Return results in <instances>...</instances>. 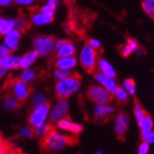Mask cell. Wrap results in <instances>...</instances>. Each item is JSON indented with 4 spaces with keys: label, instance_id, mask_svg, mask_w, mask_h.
Masks as SVG:
<instances>
[{
    "label": "cell",
    "instance_id": "1",
    "mask_svg": "<svg viewBox=\"0 0 154 154\" xmlns=\"http://www.w3.org/2000/svg\"><path fill=\"white\" fill-rule=\"evenodd\" d=\"M74 140L73 136L62 132L57 128H53L45 137L42 138V146L48 152L57 153L72 145Z\"/></svg>",
    "mask_w": 154,
    "mask_h": 154
},
{
    "label": "cell",
    "instance_id": "2",
    "mask_svg": "<svg viewBox=\"0 0 154 154\" xmlns=\"http://www.w3.org/2000/svg\"><path fill=\"white\" fill-rule=\"evenodd\" d=\"M81 88V78L78 74H73L65 79L57 81L54 85V93L57 98L68 99L77 93Z\"/></svg>",
    "mask_w": 154,
    "mask_h": 154
},
{
    "label": "cell",
    "instance_id": "3",
    "mask_svg": "<svg viewBox=\"0 0 154 154\" xmlns=\"http://www.w3.org/2000/svg\"><path fill=\"white\" fill-rule=\"evenodd\" d=\"M50 103L32 107L31 112L28 115V125L31 127L36 128L49 121V113H50Z\"/></svg>",
    "mask_w": 154,
    "mask_h": 154
},
{
    "label": "cell",
    "instance_id": "4",
    "mask_svg": "<svg viewBox=\"0 0 154 154\" xmlns=\"http://www.w3.org/2000/svg\"><path fill=\"white\" fill-rule=\"evenodd\" d=\"M79 61L84 70L88 73H93L97 63V51L90 45H85L80 52Z\"/></svg>",
    "mask_w": 154,
    "mask_h": 154
},
{
    "label": "cell",
    "instance_id": "5",
    "mask_svg": "<svg viewBox=\"0 0 154 154\" xmlns=\"http://www.w3.org/2000/svg\"><path fill=\"white\" fill-rule=\"evenodd\" d=\"M87 97L94 104H107L113 100V94L100 85H91L87 90Z\"/></svg>",
    "mask_w": 154,
    "mask_h": 154
},
{
    "label": "cell",
    "instance_id": "6",
    "mask_svg": "<svg viewBox=\"0 0 154 154\" xmlns=\"http://www.w3.org/2000/svg\"><path fill=\"white\" fill-rule=\"evenodd\" d=\"M9 90L10 94L16 97L20 103L26 102L32 95V88L30 84L20 80L19 78L10 82Z\"/></svg>",
    "mask_w": 154,
    "mask_h": 154
},
{
    "label": "cell",
    "instance_id": "7",
    "mask_svg": "<svg viewBox=\"0 0 154 154\" xmlns=\"http://www.w3.org/2000/svg\"><path fill=\"white\" fill-rule=\"evenodd\" d=\"M69 113V102L64 98H57V100L50 107L49 121L55 123L61 118L66 117Z\"/></svg>",
    "mask_w": 154,
    "mask_h": 154
},
{
    "label": "cell",
    "instance_id": "8",
    "mask_svg": "<svg viewBox=\"0 0 154 154\" xmlns=\"http://www.w3.org/2000/svg\"><path fill=\"white\" fill-rule=\"evenodd\" d=\"M54 125L55 128H57L58 130L65 132L68 135H71L73 137L79 135L83 131V125L72 120L68 116L59 119L54 123Z\"/></svg>",
    "mask_w": 154,
    "mask_h": 154
},
{
    "label": "cell",
    "instance_id": "9",
    "mask_svg": "<svg viewBox=\"0 0 154 154\" xmlns=\"http://www.w3.org/2000/svg\"><path fill=\"white\" fill-rule=\"evenodd\" d=\"M129 116L125 112H118L114 117L113 129L118 138H123L129 128Z\"/></svg>",
    "mask_w": 154,
    "mask_h": 154
},
{
    "label": "cell",
    "instance_id": "10",
    "mask_svg": "<svg viewBox=\"0 0 154 154\" xmlns=\"http://www.w3.org/2000/svg\"><path fill=\"white\" fill-rule=\"evenodd\" d=\"M54 39L51 36H36L32 45L39 55H47L54 49Z\"/></svg>",
    "mask_w": 154,
    "mask_h": 154
},
{
    "label": "cell",
    "instance_id": "11",
    "mask_svg": "<svg viewBox=\"0 0 154 154\" xmlns=\"http://www.w3.org/2000/svg\"><path fill=\"white\" fill-rule=\"evenodd\" d=\"M116 111V106L107 103V104H94L92 107V117L97 121H103L110 116H112Z\"/></svg>",
    "mask_w": 154,
    "mask_h": 154
},
{
    "label": "cell",
    "instance_id": "12",
    "mask_svg": "<svg viewBox=\"0 0 154 154\" xmlns=\"http://www.w3.org/2000/svg\"><path fill=\"white\" fill-rule=\"evenodd\" d=\"M94 79L95 80L99 83V85L102 86L103 88H104L107 91H109L111 94H113L117 87V84L115 79L110 78L105 76L104 74L99 72H96L94 75Z\"/></svg>",
    "mask_w": 154,
    "mask_h": 154
},
{
    "label": "cell",
    "instance_id": "13",
    "mask_svg": "<svg viewBox=\"0 0 154 154\" xmlns=\"http://www.w3.org/2000/svg\"><path fill=\"white\" fill-rule=\"evenodd\" d=\"M21 38V32L18 29H14L10 32L5 35L4 45L9 51H15L20 44V40Z\"/></svg>",
    "mask_w": 154,
    "mask_h": 154
},
{
    "label": "cell",
    "instance_id": "14",
    "mask_svg": "<svg viewBox=\"0 0 154 154\" xmlns=\"http://www.w3.org/2000/svg\"><path fill=\"white\" fill-rule=\"evenodd\" d=\"M139 45H138V42L134 39V38H128L127 39V43L125 45H120L118 47V52L120 54L121 57H128L131 55V54L137 50L138 48Z\"/></svg>",
    "mask_w": 154,
    "mask_h": 154
},
{
    "label": "cell",
    "instance_id": "15",
    "mask_svg": "<svg viewBox=\"0 0 154 154\" xmlns=\"http://www.w3.org/2000/svg\"><path fill=\"white\" fill-rule=\"evenodd\" d=\"M20 103H21L16 97H14L12 94H8L2 101V108L6 112H14L20 108Z\"/></svg>",
    "mask_w": 154,
    "mask_h": 154
},
{
    "label": "cell",
    "instance_id": "16",
    "mask_svg": "<svg viewBox=\"0 0 154 154\" xmlns=\"http://www.w3.org/2000/svg\"><path fill=\"white\" fill-rule=\"evenodd\" d=\"M139 131H140V137L142 140H145L149 132L154 128V121L152 117L149 115H147L142 121V123L138 125Z\"/></svg>",
    "mask_w": 154,
    "mask_h": 154
},
{
    "label": "cell",
    "instance_id": "17",
    "mask_svg": "<svg viewBox=\"0 0 154 154\" xmlns=\"http://www.w3.org/2000/svg\"><path fill=\"white\" fill-rule=\"evenodd\" d=\"M39 54L33 50V51H30L27 52L24 55L20 57V68H27V67H31V66H32L36 60L38 59Z\"/></svg>",
    "mask_w": 154,
    "mask_h": 154
},
{
    "label": "cell",
    "instance_id": "18",
    "mask_svg": "<svg viewBox=\"0 0 154 154\" xmlns=\"http://www.w3.org/2000/svg\"><path fill=\"white\" fill-rule=\"evenodd\" d=\"M20 57L8 54L7 57L0 59V65H2L8 70H9V69H17L20 67Z\"/></svg>",
    "mask_w": 154,
    "mask_h": 154
},
{
    "label": "cell",
    "instance_id": "19",
    "mask_svg": "<svg viewBox=\"0 0 154 154\" xmlns=\"http://www.w3.org/2000/svg\"><path fill=\"white\" fill-rule=\"evenodd\" d=\"M53 16L52 15H47V14H44L41 11H36L32 14L31 17V21L34 25L37 26H42V25H45L50 23L53 20Z\"/></svg>",
    "mask_w": 154,
    "mask_h": 154
},
{
    "label": "cell",
    "instance_id": "20",
    "mask_svg": "<svg viewBox=\"0 0 154 154\" xmlns=\"http://www.w3.org/2000/svg\"><path fill=\"white\" fill-rule=\"evenodd\" d=\"M77 65V59L75 57H58L55 61V66L57 68H64L71 70Z\"/></svg>",
    "mask_w": 154,
    "mask_h": 154
},
{
    "label": "cell",
    "instance_id": "21",
    "mask_svg": "<svg viewBox=\"0 0 154 154\" xmlns=\"http://www.w3.org/2000/svg\"><path fill=\"white\" fill-rule=\"evenodd\" d=\"M31 103L32 104V107L48 104V96L44 91H35L31 95Z\"/></svg>",
    "mask_w": 154,
    "mask_h": 154
},
{
    "label": "cell",
    "instance_id": "22",
    "mask_svg": "<svg viewBox=\"0 0 154 154\" xmlns=\"http://www.w3.org/2000/svg\"><path fill=\"white\" fill-rule=\"evenodd\" d=\"M14 29H16V20L0 17V34L6 35Z\"/></svg>",
    "mask_w": 154,
    "mask_h": 154
},
{
    "label": "cell",
    "instance_id": "23",
    "mask_svg": "<svg viewBox=\"0 0 154 154\" xmlns=\"http://www.w3.org/2000/svg\"><path fill=\"white\" fill-rule=\"evenodd\" d=\"M98 68H99V71L104 74L105 76L116 79V70L105 59H103V58L99 59V61H98Z\"/></svg>",
    "mask_w": 154,
    "mask_h": 154
},
{
    "label": "cell",
    "instance_id": "24",
    "mask_svg": "<svg viewBox=\"0 0 154 154\" xmlns=\"http://www.w3.org/2000/svg\"><path fill=\"white\" fill-rule=\"evenodd\" d=\"M57 51V57H73L76 53L75 45L70 43V42L66 41V44L63 45Z\"/></svg>",
    "mask_w": 154,
    "mask_h": 154
},
{
    "label": "cell",
    "instance_id": "25",
    "mask_svg": "<svg viewBox=\"0 0 154 154\" xmlns=\"http://www.w3.org/2000/svg\"><path fill=\"white\" fill-rule=\"evenodd\" d=\"M37 78V72L32 67L23 68L21 72L19 75V79L26 83H32Z\"/></svg>",
    "mask_w": 154,
    "mask_h": 154
},
{
    "label": "cell",
    "instance_id": "26",
    "mask_svg": "<svg viewBox=\"0 0 154 154\" xmlns=\"http://www.w3.org/2000/svg\"><path fill=\"white\" fill-rule=\"evenodd\" d=\"M133 112H134V116H135V120L137 122V127L142 123V121L144 120L145 116L148 115L146 113L145 109L143 108V106L141 105L140 103H138L137 101L135 102L134 106H133Z\"/></svg>",
    "mask_w": 154,
    "mask_h": 154
},
{
    "label": "cell",
    "instance_id": "27",
    "mask_svg": "<svg viewBox=\"0 0 154 154\" xmlns=\"http://www.w3.org/2000/svg\"><path fill=\"white\" fill-rule=\"evenodd\" d=\"M53 125L50 122H46L43 125H39V127L33 128V133H34V137H38V138H43L45 137L52 129H53Z\"/></svg>",
    "mask_w": 154,
    "mask_h": 154
},
{
    "label": "cell",
    "instance_id": "28",
    "mask_svg": "<svg viewBox=\"0 0 154 154\" xmlns=\"http://www.w3.org/2000/svg\"><path fill=\"white\" fill-rule=\"evenodd\" d=\"M18 136L22 140H29L34 137L33 128L29 125H25L20 128L18 131Z\"/></svg>",
    "mask_w": 154,
    "mask_h": 154
},
{
    "label": "cell",
    "instance_id": "29",
    "mask_svg": "<svg viewBox=\"0 0 154 154\" xmlns=\"http://www.w3.org/2000/svg\"><path fill=\"white\" fill-rule=\"evenodd\" d=\"M128 93L125 91V89L121 86H117L115 92L113 93V98L116 100L117 103H125L128 101Z\"/></svg>",
    "mask_w": 154,
    "mask_h": 154
},
{
    "label": "cell",
    "instance_id": "30",
    "mask_svg": "<svg viewBox=\"0 0 154 154\" xmlns=\"http://www.w3.org/2000/svg\"><path fill=\"white\" fill-rule=\"evenodd\" d=\"M125 91L128 93V95H135L137 91V87H136V83L133 79H125L123 81V86H122Z\"/></svg>",
    "mask_w": 154,
    "mask_h": 154
},
{
    "label": "cell",
    "instance_id": "31",
    "mask_svg": "<svg viewBox=\"0 0 154 154\" xmlns=\"http://www.w3.org/2000/svg\"><path fill=\"white\" fill-rule=\"evenodd\" d=\"M74 73L69 70V69H64V68H57L54 70V79H57V81H59V80H62V79H65L68 77L72 76Z\"/></svg>",
    "mask_w": 154,
    "mask_h": 154
},
{
    "label": "cell",
    "instance_id": "32",
    "mask_svg": "<svg viewBox=\"0 0 154 154\" xmlns=\"http://www.w3.org/2000/svg\"><path fill=\"white\" fill-rule=\"evenodd\" d=\"M142 7L144 11L148 15L154 20V0H148L142 3Z\"/></svg>",
    "mask_w": 154,
    "mask_h": 154
},
{
    "label": "cell",
    "instance_id": "33",
    "mask_svg": "<svg viewBox=\"0 0 154 154\" xmlns=\"http://www.w3.org/2000/svg\"><path fill=\"white\" fill-rule=\"evenodd\" d=\"M150 144H149L146 140H142L137 148V154H149Z\"/></svg>",
    "mask_w": 154,
    "mask_h": 154
},
{
    "label": "cell",
    "instance_id": "34",
    "mask_svg": "<svg viewBox=\"0 0 154 154\" xmlns=\"http://www.w3.org/2000/svg\"><path fill=\"white\" fill-rule=\"evenodd\" d=\"M28 26H29V23H28V21L25 19L19 18L18 20H16V29L20 30V32L26 30Z\"/></svg>",
    "mask_w": 154,
    "mask_h": 154
},
{
    "label": "cell",
    "instance_id": "35",
    "mask_svg": "<svg viewBox=\"0 0 154 154\" xmlns=\"http://www.w3.org/2000/svg\"><path fill=\"white\" fill-rule=\"evenodd\" d=\"M40 11H41L42 13H44V14H47V15H52V16H54V12H55V9L53 8H51V7H49V6H47V5L45 4V5H44L43 7H41V8H40Z\"/></svg>",
    "mask_w": 154,
    "mask_h": 154
},
{
    "label": "cell",
    "instance_id": "36",
    "mask_svg": "<svg viewBox=\"0 0 154 154\" xmlns=\"http://www.w3.org/2000/svg\"><path fill=\"white\" fill-rule=\"evenodd\" d=\"M88 45H90L92 48H94L97 52L98 50L99 51H102V45L100 44L99 41H97L95 39H89V42H88Z\"/></svg>",
    "mask_w": 154,
    "mask_h": 154
},
{
    "label": "cell",
    "instance_id": "37",
    "mask_svg": "<svg viewBox=\"0 0 154 154\" xmlns=\"http://www.w3.org/2000/svg\"><path fill=\"white\" fill-rule=\"evenodd\" d=\"M9 50L5 46V45H0V59L7 57L8 54H9Z\"/></svg>",
    "mask_w": 154,
    "mask_h": 154
},
{
    "label": "cell",
    "instance_id": "38",
    "mask_svg": "<svg viewBox=\"0 0 154 154\" xmlns=\"http://www.w3.org/2000/svg\"><path fill=\"white\" fill-rule=\"evenodd\" d=\"M14 2L19 4V5H22V6H27V5H31L32 4L35 0H13Z\"/></svg>",
    "mask_w": 154,
    "mask_h": 154
},
{
    "label": "cell",
    "instance_id": "39",
    "mask_svg": "<svg viewBox=\"0 0 154 154\" xmlns=\"http://www.w3.org/2000/svg\"><path fill=\"white\" fill-rule=\"evenodd\" d=\"M145 140H146L149 144H150V145L154 144V128L149 132V134L148 135V137H146Z\"/></svg>",
    "mask_w": 154,
    "mask_h": 154
},
{
    "label": "cell",
    "instance_id": "40",
    "mask_svg": "<svg viewBox=\"0 0 154 154\" xmlns=\"http://www.w3.org/2000/svg\"><path fill=\"white\" fill-rule=\"evenodd\" d=\"M59 4V0H46V5L54 8H57Z\"/></svg>",
    "mask_w": 154,
    "mask_h": 154
},
{
    "label": "cell",
    "instance_id": "41",
    "mask_svg": "<svg viewBox=\"0 0 154 154\" xmlns=\"http://www.w3.org/2000/svg\"><path fill=\"white\" fill-rule=\"evenodd\" d=\"M66 40H65V39H60V40L57 41V42L54 43V49H55V50H58L63 45L66 44Z\"/></svg>",
    "mask_w": 154,
    "mask_h": 154
},
{
    "label": "cell",
    "instance_id": "42",
    "mask_svg": "<svg viewBox=\"0 0 154 154\" xmlns=\"http://www.w3.org/2000/svg\"><path fill=\"white\" fill-rule=\"evenodd\" d=\"M8 74V69L5 68L2 65H0V79H2Z\"/></svg>",
    "mask_w": 154,
    "mask_h": 154
},
{
    "label": "cell",
    "instance_id": "43",
    "mask_svg": "<svg viewBox=\"0 0 154 154\" xmlns=\"http://www.w3.org/2000/svg\"><path fill=\"white\" fill-rule=\"evenodd\" d=\"M13 0H0V6L1 7H8L10 6Z\"/></svg>",
    "mask_w": 154,
    "mask_h": 154
},
{
    "label": "cell",
    "instance_id": "44",
    "mask_svg": "<svg viewBox=\"0 0 154 154\" xmlns=\"http://www.w3.org/2000/svg\"><path fill=\"white\" fill-rule=\"evenodd\" d=\"M6 152H7V149L5 145L2 142H0V154H6Z\"/></svg>",
    "mask_w": 154,
    "mask_h": 154
},
{
    "label": "cell",
    "instance_id": "45",
    "mask_svg": "<svg viewBox=\"0 0 154 154\" xmlns=\"http://www.w3.org/2000/svg\"><path fill=\"white\" fill-rule=\"evenodd\" d=\"M93 154H104V153H103V151L101 150V149H97L96 151L93 152Z\"/></svg>",
    "mask_w": 154,
    "mask_h": 154
},
{
    "label": "cell",
    "instance_id": "46",
    "mask_svg": "<svg viewBox=\"0 0 154 154\" xmlns=\"http://www.w3.org/2000/svg\"><path fill=\"white\" fill-rule=\"evenodd\" d=\"M144 1H148V0H144Z\"/></svg>",
    "mask_w": 154,
    "mask_h": 154
},
{
    "label": "cell",
    "instance_id": "47",
    "mask_svg": "<svg viewBox=\"0 0 154 154\" xmlns=\"http://www.w3.org/2000/svg\"><path fill=\"white\" fill-rule=\"evenodd\" d=\"M153 91H154V90H153Z\"/></svg>",
    "mask_w": 154,
    "mask_h": 154
}]
</instances>
